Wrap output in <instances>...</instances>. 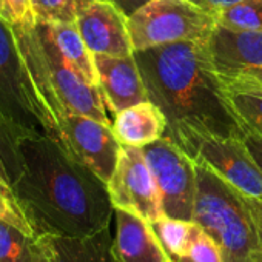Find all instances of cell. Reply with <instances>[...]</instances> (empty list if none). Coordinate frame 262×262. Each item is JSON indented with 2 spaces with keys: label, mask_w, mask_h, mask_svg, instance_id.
Wrapping results in <instances>:
<instances>
[{
  "label": "cell",
  "mask_w": 262,
  "mask_h": 262,
  "mask_svg": "<svg viewBox=\"0 0 262 262\" xmlns=\"http://www.w3.org/2000/svg\"><path fill=\"white\" fill-rule=\"evenodd\" d=\"M8 179L36 236H88L114 221L106 184L48 135L20 136Z\"/></svg>",
  "instance_id": "obj_1"
},
{
  "label": "cell",
  "mask_w": 262,
  "mask_h": 262,
  "mask_svg": "<svg viewBox=\"0 0 262 262\" xmlns=\"http://www.w3.org/2000/svg\"><path fill=\"white\" fill-rule=\"evenodd\" d=\"M148 99L168 120V129L194 125L224 136L244 138L245 128L227 106L205 40L135 51Z\"/></svg>",
  "instance_id": "obj_2"
},
{
  "label": "cell",
  "mask_w": 262,
  "mask_h": 262,
  "mask_svg": "<svg viewBox=\"0 0 262 262\" xmlns=\"http://www.w3.org/2000/svg\"><path fill=\"white\" fill-rule=\"evenodd\" d=\"M221 247L225 262H247L260 253L247 198L205 165L196 164L193 217Z\"/></svg>",
  "instance_id": "obj_3"
},
{
  "label": "cell",
  "mask_w": 262,
  "mask_h": 262,
  "mask_svg": "<svg viewBox=\"0 0 262 262\" xmlns=\"http://www.w3.org/2000/svg\"><path fill=\"white\" fill-rule=\"evenodd\" d=\"M0 120L20 136L59 133L37 91L13 24L0 16Z\"/></svg>",
  "instance_id": "obj_4"
},
{
  "label": "cell",
  "mask_w": 262,
  "mask_h": 262,
  "mask_svg": "<svg viewBox=\"0 0 262 262\" xmlns=\"http://www.w3.org/2000/svg\"><path fill=\"white\" fill-rule=\"evenodd\" d=\"M167 135L196 164L205 165L245 196L262 201V171L242 138L224 136L194 125H179Z\"/></svg>",
  "instance_id": "obj_5"
},
{
  "label": "cell",
  "mask_w": 262,
  "mask_h": 262,
  "mask_svg": "<svg viewBox=\"0 0 262 262\" xmlns=\"http://www.w3.org/2000/svg\"><path fill=\"white\" fill-rule=\"evenodd\" d=\"M135 51L191 40H205L216 22L190 0H151L126 19Z\"/></svg>",
  "instance_id": "obj_6"
},
{
  "label": "cell",
  "mask_w": 262,
  "mask_h": 262,
  "mask_svg": "<svg viewBox=\"0 0 262 262\" xmlns=\"http://www.w3.org/2000/svg\"><path fill=\"white\" fill-rule=\"evenodd\" d=\"M142 150L155 174L165 216L191 221L196 196V162L168 135Z\"/></svg>",
  "instance_id": "obj_7"
},
{
  "label": "cell",
  "mask_w": 262,
  "mask_h": 262,
  "mask_svg": "<svg viewBox=\"0 0 262 262\" xmlns=\"http://www.w3.org/2000/svg\"><path fill=\"white\" fill-rule=\"evenodd\" d=\"M106 187L114 208L138 214L148 222L165 216L155 174L139 147L122 145L116 170Z\"/></svg>",
  "instance_id": "obj_8"
},
{
  "label": "cell",
  "mask_w": 262,
  "mask_h": 262,
  "mask_svg": "<svg viewBox=\"0 0 262 262\" xmlns=\"http://www.w3.org/2000/svg\"><path fill=\"white\" fill-rule=\"evenodd\" d=\"M59 128L60 144L108 184L122 150L111 123L68 111L62 116Z\"/></svg>",
  "instance_id": "obj_9"
},
{
  "label": "cell",
  "mask_w": 262,
  "mask_h": 262,
  "mask_svg": "<svg viewBox=\"0 0 262 262\" xmlns=\"http://www.w3.org/2000/svg\"><path fill=\"white\" fill-rule=\"evenodd\" d=\"M36 31L42 54L45 59L47 71L54 93L60 99L62 105L70 113L83 114L96 120L111 123L106 116L105 102L99 86L88 83L63 57L59 47L56 45L48 24L37 22Z\"/></svg>",
  "instance_id": "obj_10"
},
{
  "label": "cell",
  "mask_w": 262,
  "mask_h": 262,
  "mask_svg": "<svg viewBox=\"0 0 262 262\" xmlns=\"http://www.w3.org/2000/svg\"><path fill=\"white\" fill-rule=\"evenodd\" d=\"M126 19L111 0H96L79 14L76 25L93 54L131 56L135 47Z\"/></svg>",
  "instance_id": "obj_11"
},
{
  "label": "cell",
  "mask_w": 262,
  "mask_h": 262,
  "mask_svg": "<svg viewBox=\"0 0 262 262\" xmlns=\"http://www.w3.org/2000/svg\"><path fill=\"white\" fill-rule=\"evenodd\" d=\"M205 47L217 74L262 73V31H241L216 25L205 39Z\"/></svg>",
  "instance_id": "obj_12"
},
{
  "label": "cell",
  "mask_w": 262,
  "mask_h": 262,
  "mask_svg": "<svg viewBox=\"0 0 262 262\" xmlns=\"http://www.w3.org/2000/svg\"><path fill=\"white\" fill-rule=\"evenodd\" d=\"M93 57L97 71L99 90L105 105L113 113L150 100L135 54H93Z\"/></svg>",
  "instance_id": "obj_13"
},
{
  "label": "cell",
  "mask_w": 262,
  "mask_h": 262,
  "mask_svg": "<svg viewBox=\"0 0 262 262\" xmlns=\"http://www.w3.org/2000/svg\"><path fill=\"white\" fill-rule=\"evenodd\" d=\"M111 225L88 236L39 234L33 239V262H116Z\"/></svg>",
  "instance_id": "obj_14"
},
{
  "label": "cell",
  "mask_w": 262,
  "mask_h": 262,
  "mask_svg": "<svg viewBox=\"0 0 262 262\" xmlns=\"http://www.w3.org/2000/svg\"><path fill=\"white\" fill-rule=\"evenodd\" d=\"M113 254L116 262H174L151 222L120 208H114Z\"/></svg>",
  "instance_id": "obj_15"
},
{
  "label": "cell",
  "mask_w": 262,
  "mask_h": 262,
  "mask_svg": "<svg viewBox=\"0 0 262 262\" xmlns=\"http://www.w3.org/2000/svg\"><path fill=\"white\" fill-rule=\"evenodd\" d=\"M111 126L122 145L144 148L167 135L168 120L156 103L145 100L114 113Z\"/></svg>",
  "instance_id": "obj_16"
},
{
  "label": "cell",
  "mask_w": 262,
  "mask_h": 262,
  "mask_svg": "<svg viewBox=\"0 0 262 262\" xmlns=\"http://www.w3.org/2000/svg\"><path fill=\"white\" fill-rule=\"evenodd\" d=\"M217 74V73H216ZM221 94L239 123L262 136V82L254 74H217Z\"/></svg>",
  "instance_id": "obj_17"
},
{
  "label": "cell",
  "mask_w": 262,
  "mask_h": 262,
  "mask_svg": "<svg viewBox=\"0 0 262 262\" xmlns=\"http://www.w3.org/2000/svg\"><path fill=\"white\" fill-rule=\"evenodd\" d=\"M50 33L68 63L91 85L99 86L94 57L76 24H48Z\"/></svg>",
  "instance_id": "obj_18"
},
{
  "label": "cell",
  "mask_w": 262,
  "mask_h": 262,
  "mask_svg": "<svg viewBox=\"0 0 262 262\" xmlns=\"http://www.w3.org/2000/svg\"><path fill=\"white\" fill-rule=\"evenodd\" d=\"M151 225L167 253L171 256L174 262H178L190 245L196 222L164 216L162 219L151 222Z\"/></svg>",
  "instance_id": "obj_19"
},
{
  "label": "cell",
  "mask_w": 262,
  "mask_h": 262,
  "mask_svg": "<svg viewBox=\"0 0 262 262\" xmlns=\"http://www.w3.org/2000/svg\"><path fill=\"white\" fill-rule=\"evenodd\" d=\"M216 25L241 31H262V0H241L213 16Z\"/></svg>",
  "instance_id": "obj_20"
},
{
  "label": "cell",
  "mask_w": 262,
  "mask_h": 262,
  "mask_svg": "<svg viewBox=\"0 0 262 262\" xmlns=\"http://www.w3.org/2000/svg\"><path fill=\"white\" fill-rule=\"evenodd\" d=\"M96 0H31L37 22L76 24L79 14Z\"/></svg>",
  "instance_id": "obj_21"
},
{
  "label": "cell",
  "mask_w": 262,
  "mask_h": 262,
  "mask_svg": "<svg viewBox=\"0 0 262 262\" xmlns=\"http://www.w3.org/2000/svg\"><path fill=\"white\" fill-rule=\"evenodd\" d=\"M33 236L0 219V262H33Z\"/></svg>",
  "instance_id": "obj_22"
},
{
  "label": "cell",
  "mask_w": 262,
  "mask_h": 262,
  "mask_svg": "<svg viewBox=\"0 0 262 262\" xmlns=\"http://www.w3.org/2000/svg\"><path fill=\"white\" fill-rule=\"evenodd\" d=\"M0 219L13 224L14 227L25 231L27 234L36 237L28 219L25 217V214L16 199V194L13 191L10 179L5 174L2 165H0Z\"/></svg>",
  "instance_id": "obj_23"
},
{
  "label": "cell",
  "mask_w": 262,
  "mask_h": 262,
  "mask_svg": "<svg viewBox=\"0 0 262 262\" xmlns=\"http://www.w3.org/2000/svg\"><path fill=\"white\" fill-rule=\"evenodd\" d=\"M178 262H225L219 244L196 224L190 245Z\"/></svg>",
  "instance_id": "obj_24"
},
{
  "label": "cell",
  "mask_w": 262,
  "mask_h": 262,
  "mask_svg": "<svg viewBox=\"0 0 262 262\" xmlns=\"http://www.w3.org/2000/svg\"><path fill=\"white\" fill-rule=\"evenodd\" d=\"M20 135L0 120V165L7 176H10L17 164V142Z\"/></svg>",
  "instance_id": "obj_25"
},
{
  "label": "cell",
  "mask_w": 262,
  "mask_h": 262,
  "mask_svg": "<svg viewBox=\"0 0 262 262\" xmlns=\"http://www.w3.org/2000/svg\"><path fill=\"white\" fill-rule=\"evenodd\" d=\"M8 20L14 25H36V16L31 0H5Z\"/></svg>",
  "instance_id": "obj_26"
},
{
  "label": "cell",
  "mask_w": 262,
  "mask_h": 262,
  "mask_svg": "<svg viewBox=\"0 0 262 262\" xmlns=\"http://www.w3.org/2000/svg\"><path fill=\"white\" fill-rule=\"evenodd\" d=\"M245 147L248 148V151L251 153L254 162L257 164V167L262 171V136L256 135L254 131L245 129V135L242 138Z\"/></svg>",
  "instance_id": "obj_27"
},
{
  "label": "cell",
  "mask_w": 262,
  "mask_h": 262,
  "mask_svg": "<svg viewBox=\"0 0 262 262\" xmlns=\"http://www.w3.org/2000/svg\"><path fill=\"white\" fill-rule=\"evenodd\" d=\"M247 198V204L248 208L251 211L256 230H257V239H259V250H260V257H262V201L260 199H254V198Z\"/></svg>",
  "instance_id": "obj_28"
},
{
  "label": "cell",
  "mask_w": 262,
  "mask_h": 262,
  "mask_svg": "<svg viewBox=\"0 0 262 262\" xmlns=\"http://www.w3.org/2000/svg\"><path fill=\"white\" fill-rule=\"evenodd\" d=\"M190 2H193L194 5L202 8L210 16H214L221 10L230 7V5H234V4L241 2V0H190Z\"/></svg>",
  "instance_id": "obj_29"
},
{
  "label": "cell",
  "mask_w": 262,
  "mask_h": 262,
  "mask_svg": "<svg viewBox=\"0 0 262 262\" xmlns=\"http://www.w3.org/2000/svg\"><path fill=\"white\" fill-rule=\"evenodd\" d=\"M111 2L126 16L129 17L131 14H135L139 8L147 5L151 0H111Z\"/></svg>",
  "instance_id": "obj_30"
},
{
  "label": "cell",
  "mask_w": 262,
  "mask_h": 262,
  "mask_svg": "<svg viewBox=\"0 0 262 262\" xmlns=\"http://www.w3.org/2000/svg\"><path fill=\"white\" fill-rule=\"evenodd\" d=\"M0 16H2L5 20H8V11H7V4L5 0H0ZM10 22V20H8Z\"/></svg>",
  "instance_id": "obj_31"
},
{
  "label": "cell",
  "mask_w": 262,
  "mask_h": 262,
  "mask_svg": "<svg viewBox=\"0 0 262 262\" xmlns=\"http://www.w3.org/2000/svg\"><path fill=\"white\" fill-rule=\"evenodd\" d=\"M247 262H262V257H260V253H257V254H254V256H251Z\"/></svg>",
  "instance_id": "obj_32"
},
{
  "label": "cell",
  "mask_w": 262,
  "mask_h": 262,
  "mask_svg": "<svg viewBox=\"0 0 262 262\" xmlns=\"http://www.w3.org/2000/svg\"><path fill=\"white\" fill-rule=\"evenodd\" d=\"M254 76H257V77L260 79V82H262V73H257V74H254Z\"/></svg>",
  "instance_id": "obj_33"
}]
</instances>
